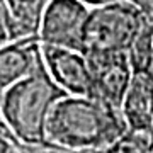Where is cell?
<instances>
[{
  "instance_id": "4fadbf2b",
  "label": "cell",
  "mask_w": 153,
  "mask_h": 153,
  "mask_svg": "<svg viewBox=\"0 0 153 153\" xmlns=\"http://www.w3.org/2000/svg\"><path fill=\"white\" fill-rule=\"evenodd\" d=\"M134 7H138V10L143 14V17L146 19L150 24H153V0H129Z\"/></svg>"
},
{
  "instance_id": "8992f818",
  "label": "cell",
  "mask_w": 153,
  "mask_h": 153,
  "mask_svg": "<svg viewBox=\"0 0 153 153\" xmlns=\"http://www.w3.org/2000/svg\"><path fill=\"white\" fill-rule=\"evenodd\" d=\"M43 58L48 71L61 88L71 95L94 97L92 73L83 53L43 44Z\"/></svg>"
},
{
  "instance_id": "8fae6325",
  "label": "cell",
  "mask_w": 153,
  "mask_h": 153,
  "mask_svg": "<svg viewBox=\"0 0 153 153\" xmlns=\"http://www.w3.org/2000/svg\"><path fill=\"white\" fill-rule=\"evenodd\" d=\"M17 39H19V33H17L16 21L12 17L9 4L7 0H0V48Z\"/></svg>"
},
{
  "instance_id": "3957f363",
  "label": "cell",
  "mask_w": 153,
  "mask_h": 153,
  "mask_svg": "<svg viewBox=\"0 0 153 153\" xmlns=\"http://www.w3.org/2000/svg\"><path fill=\"white\" fill-rule=\"evenodd\" d=\"M146 22L129 0L92 7L83 29V55L129 53Z\"/></svg>"
},
{
  "instance_id": "2e32d148",
  "label": "cell",
  "mask_w": 153,
  "mask_h": 153,
  "mask_svg": "<svg viewBox=\"0 0 153 153\" xmlns=\"http://www.w3.org/2000/svg\"><path fill=\"white\" fill-rule=\"evenodd\" d=\"M0 131L7 133L9 136L14 138V134L10 133V129H9V128H7V124H5V119H4V114H2V104H0ZM14 140H16V138H14ZM16 141H17V140H16Z\"/></svg>"
},
{
  "instance_id": "ba28073f",
  "label": "cell",
  "mask_w": 153,
  "mask_h": 153,
  "mask_svg": "<svg viewBox=\"0 0 153 153\" xmlns=\"http://www.w3.org/2000/svg\"><path fill=\"white\" fill-rule=\"evenodd\" d=\"M51 0H7L16 21L19 39L38 38L44 10Z\"/></svg>"
},
{
  "instance_id": "52a82bcc",
  "label": "cell",
  "mask_w": 153,
  "mask_h": 153,
  "mask_svg": "<svg viewBox=\"0 0 153 153\" xmlns=\"http://www.w3.org/2000/svg\"><path fill=\"white\" fill-rule=\"evenodd\" d=\"M39 38H24L0 48V95L14 83L31 75L43 63Z\"/></svg>"
},
{
  "instance_id": "277c9868",
  "label": "cell",
  "mask_w": 153,
  "mask_h": 153,
  "mask_svg": "<svg viewBox=\"0 0 153 153\" xmlns=\"http://www.w3.org/2000/svg\"><path fill=\"white\" fill-rule=\"evenodd\" d=\"M88 12L90 7L82 0H51L39 27L41 44L83 53V29Z\"/></svg>"
},
{
  "instance_id": "9a60e30c",
  "label": "cell",
  "mask_w": 153,
  "mask_h": 153,
  "mask_svg": "<svg viewBox=\"0 0 153 153\" xmlns=\"http://www.w3.org/2000/svg\"><path fill=\"white\" fill-rule=\"evenodd\" d=\"M85 5H88L90 9L92 7H99V5H105V4H111V2H116V0H82Z\"/></svg>"
},
{
  "instance_id": "7c38bea8",
  "label": "cell",
  "mask_w": 153,
  "mask_h": 153,
  "mask_svg": "<svg viewBox=\"0 0 153 153\" xmlns=\"http://www.w3.org/2000/svg\"><path fill=\"white\" fill-rule=\"evenodd\" d=\"M24 150L27 153H88V152H83V150H73V148L60 146V145H53V143L36 145V146H24Z\"/></svg>"
},
{
  "instance_id": "e0dca14e",
  "label": "cell",
  "mask_w": 153,
  "mask_h": 153,
  "mask_svg": "<svg viewBox=\"0 0 153 153\" xmlns=\"http://www.w3.org/2000/svg\"><path fill=\"white\" fill-rule=\"evenodd\" d=\"M12 153H27V152L24 150V146H22V145H19V146H17V148H16V150H14Z\"/></svg>"
},
{
  "instance_id": "5b68a950",
  "label": "cell",
  "mask_w": 153,
  "mask_h": 153,
  "mask_svg": "<svg viewBox=\"0 0 153 153\" xmlns=\"http://www.w3.org/2000/svg\"><path fill=\"white\" fill-rule=\"evenodd\" d=\"M94 82V99L121 111L131 85L133 70L128 53H90L85 55Z\"/></svg>"
},
{
  "instance_id": "5bb4252c",
  "label": "cell",
  "mask_w": 153,
  "mask_h": 153,
  "mask_svg": "<svg viewBox=\"0 0 153 153\" xmlns=\"http://www.w3.org/2000/svg\"><path fill=\"white\" fill-rule=\"evenodd\" d=\"M19 146V143L12 136H9L7 133L0 131V153H12Z\"/></svg>"
},
{
  "instance_id": "7a4b0ae2",
  "label": "cell",
  "mask_w": 153,
  "mask_h": 153,
  "mask_svg": "<svg viewBox=\"0 0 153 153\" xmlns=\"http://www.w3.org/2000/svg\"><path fill=\"white\" fill-rule=\"evenodd\" d=\"M68 92L55 82L43 63L0 95L2 114L19 145H46V128L55 105Z\"/></svg>"
},
{
  "instance_id": "30bf717a",
  "label": "cell",
  "mask_w": 153,
  "mask_h": 153,
  "mask_svg": "<svg viewBox=\"0 0 153 153\" xmlns=\"http://www.w3.org/2000/svg\"><path fill=\"white\" fill-rule=\"evenodd\" d=\"M129 60H131L134 71H146L153 60V24L146 22L145 29L134 41L133 48L129 49Z\"/></svg>"
},
{
  "instance_id": "6da1fadb",
  "label": "cell",
  "mask_w": 153,
  "mask_h": 153,
  "mask_svg": "<svg viewBox=\"0 0 153 153\" xmlns=\"http://www.w3.org/2000/svg\"><path fill=\"white\" fill-rule=\"evenodd\" d=\"M128 129L119 109L99 99L68 94L49 116L48 143L73 150H102Z\"/></svg>"
},
{
  "instance_id": "9c48e42d",
  "label": "cell",
  "mask_w": 153,
  "mask_h": 153,
  "mask_svg": "<svg viewBox=\"0 0 153 153\" xmlns=\"http://www.w3.org/2000/svg\"><path fill=\"white\" fill-rule=\"evenodd\" d=\"M104 153H153V131L128 128Z\"/></svg>"
}]
</instances>
